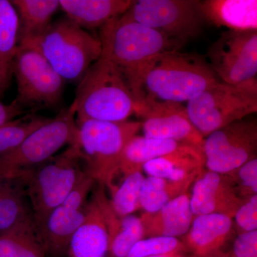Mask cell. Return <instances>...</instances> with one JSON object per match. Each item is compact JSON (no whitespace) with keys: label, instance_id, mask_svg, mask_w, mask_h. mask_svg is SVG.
<instances>
[{"label":"cell","instance_id":"obj_1","mask_svg":"<svg viewBox=\"0 0 257 257\" xmlns=\"http://www.w3.org/2000/svg\"><path fill=\"white\" fill-rule=\"evenodd\" d=\"M99 35L101 56L119 69L137 102L145 98V76L155 59L166 51L179 50L165 35L124 15L101 27Z\"/></svg>","mask_w":257,"mask_h":257},{"label":"cell","instance_id":"obj_2","mask_svg":"<svg viewBox=\"0 0 257 257\" xmlns=\"http://www.w3.org/2000/svg\"><path fill=\"white\" fill-rule=\"evenodd\" d=\"M77 120L126 121L135 114L137 101L127 83L110 60L100 56L77 84Z\"/></svg>","mask_w":257,"mask_h":257},{"label":"cell","instance_id":"obj_3","mask_svg":"<svg viewBox=\"0 0 257 257\" xmlns=\"http://www.w3.org/2000/svg\"><path fill=\"white\" fill-rule=\"evenodd\" d=\"M19 46L35 49L65 81L78 83L100 57V40L68 18L52 22L41 33Z\"/></svg>","mask_w":257,"mask_h":257},{"label":"cell","instance_id":"obj_4","mask_svg":"<svg viewBox=\"0 0 257 257\" xmlns=\"http://www.w3.org/2000/svg\"><path fill=\"white\" fill-rule=\"evenodd\" d=\"M217 82L214 71L201 56L169 50L150 66L144 90L145 95L156 100L188 102Z\"/></svg>","mask_w":257,"mask_h":257},{"label":"cell","instance_id":"obj_5","mask_svg":"<svg viewBox=\"0 0 257 257\" xmlns=\"http://www.w3.org/2000/svg\"><path fill=\"white\" fill-rule=\"evenodd\" d=\"M79 143L20 177L30 202L37 231L86 175Z\"/></svg>","mask_w":257,"mask_h":257},{"label":"cell","instance_id":"obj_6","mask_svg":"<svg viewBox=\"0 0 257 257\" xmlns=\"http://www.w3.org/2000/svg\"><path fill=\"white\" fill-rule=\"evenodd\" d=\"M79 146L86 172L110 192L119 172L121 155L128 140L142 128L140 121L77 120Z\"/></svg>","mask_w":257,"mask_h":257},{"label":"cell","instance_id":"obj_7","mask_svg":"<svg viewBox=\"0 0 257 257\" xmlns=\"http://www.w3.org/2000/svg\"><path fill=\"white\" fill-rule=\"evenodd\" d=\"M74 102L29 135L13 150L0 155V179H18L56 155L64 146L79 143Z\"/></svg>","mask_w":257,"mask_h":257},{"label":"cell","instance_id":"obj_8","mask_svg":"<svg viewBox=\"0 0 257 257\" xmlns=\"http://www.w3.org/2000/svg\"><path fill=\"white\" fill-rule=\"evenodd\" d=\"M186 108L193 125L205 138L256 112V78L238 84L214 83L188 101Z\"/></svg>","mask_w":257,"mask_h":257},{"label":"cell","instance_id":"obj_9","mask_svg":"<svg viewBox=\"0 0 257 257\" xmlns=\"http://www.w3.org/2000/svg\"><path fill=\"white\" fill-rule=\"evenodd\" d=\"M124 15L165 35L178 48L199 35L204 19L199 1L194 0L133 1Z\"/></svg>","mask_w":257,"mask_h":257},{"label":"cell","instance_id":"obj_10","mask_svg":"<svg viewBox=\"0 0 257 257\" xmlns=\"http://www.w3.org/2000/svg\"><path fill=\"white\" fill-rule=\"evenodd\" d=\"M11 69L18 85L15 101L24 109L60 104L66 81L36 50L19 46Z\"/></svg>","mask_w":257,"mask_h":257},{"label":"cell","instance_id":"obj_11","mask_svg":"<svg viewBox=\"0 0 257 257\" xmlns=\"http://www.w3.org/2000/svg\"><path fill=\"white\" fill-rule=\"evenodd\" d=\"M95 183L86 173L37 229L38 239L46 254L52 257L67 254L71 239L87 217L89 196Z\"/></svg>","mask_w":257,"mask_h":257},{"label":"cell","instance_id":"obj_12","mask_svg":"<svg viewBox=\"0 0 257 257\" xmlns=\"http://www.w3.org/2000/svg\"><path fill=\"white\" fill-rule=\"evenodd\" d=\"M209 65L223 82L238 84L256 78L257 30H227L209 47Z\"/></svg>","mask_w":257,"mask_h":257},{"label":"cell","instance_id":"obj_13","mask_svg":"<svg viewBox=\"0 0 257 257\" xmlns=\"http://www.w3.org/2000/svg\"><path fill=\"white\" fill-rule=\"evenodd\" d=\"M256 121H234L204 138L203 152L206 168L226 175L256 157Z\"/></svg>","mask_w":257,"mask_h":257},{"label":"cell","instance_id":"obj_14","mask_svg":"<svg viewBox=\"0 0 257 257\" xmlns=\"http://www.w3.org/2000/svg\"><path fill=\"white\" fill-rule=\"evenodd\" d=\"M135 114L143 119L144 136L173 140L203 151L204 138L193 125L186 106L181 103L160 101L145 95L137 102Z\"/></svg>","mask_w":257,"mask_h":257},{"label":"cell","instance_id":"obj_15","mask_svg":"<svg viewBox=\"0 0 257 257\" xmlns=\"http://www.w3.org/2000/svg\"><path fill=\"white\" fill-rule=\"evenodd\" d=\"M243 202L226 175L204 170L193 183L190 207L194 216L219 214L234 218Z\"/></svg>","mask_w":257,"mask_h":257},{"label":"cell","instance_id":"obj_16","mask_svg":"<svg viewBox=\"0 0 257 257\" xmlns=\"http://www.w3.org/2000/svg\"><path fill=\"white\" fill-rule=\"evenodd\" d=\"M233 218L224 214L194 216L182 241L192 257H219L233 231Z\"/></svg>","mask_w":257,"mask_h":257},{"label":"cell","instance_id":"obj_17","mask_svg":"<svg viewBox=\"0 0 257 257\" xmlns=\"http://www.w3.org/2000/svg\"><path fill=\"white\" fill-rule=\"evenodd\" d=\"M205 167L204 152L196 147L180 145L176 150L144 165L147 177L172 182L194 183Z\"/></svg>","mask_w":257,"mask_h":257},{"label":"cell","instance_id":"obj_18","mask_svg":"<svg viewBox=\"0 0 257 257\" xmlns=\"http://www.w3.org/2000/svg\"><path fill=\"white\" fill-rule=\"evenodd\" d=\"M194 218L190 195L187 193L175 198L158 211L145 212L140 216L145 238L183 236L190 229Z\"/></svg>","mask_w":257,"mask_h":257},{"label":"cell","instance_id":"obj_19","mask_svg":"<svg viewBox=\"0 0 257 257\" xmlns=\"http://www.w3.org/2000/svg\"><path fill=\"white\" fill-rule=\"evenodd\" d=\"M36 231L26 191L21 179H0V233Z\"/></svg>","mask_w":257,"mask_h":257},{"label":"cell","instance_id":"obj_20","mask_svg":"<svg viewBox=\"0 0 257 257\" xmlns=\"http://www.w3.org/2000/svg\"><path fill=\"white\" fill-rule=\"evenodd\" d=\"M109 234L92 196L89 199L87 215L74 233L67 248V257H107Z\"/></svg>","mask_w":257,"mask_h":257},{"label":"cell","instance_id":"obj_21","mask_svg":"<svg viewBox=\"0 0 257 257\" xmlns=\"http://www.w3.org/2000/svg\"><path fill=\"white\" fill-rule=\"evenodd\" d=\"M203 18L230 30H256V0L199 1Z\"/></svg>","mask_w":257,"mask_h":257},{"label":"cell","instance_id":"obj_22","mask_svg":"<svg viewBox=\"0 0 257 257\" xmlns=\"http://www.w3.org/2000/svg\"><path fill=\"white\" fill-rule=\"evenodd\" d=\"M130 0H60V8L67 18L84 30L101 28L124 15Z\"/></svg>","mask_w":257,"mask_h":257},{"label":"cell","instance_id":"obj_23","mask_svg":"<svg viewBox=\"0 0 257 257\" xmlns=\"http://www.w3.org/2000/svg\"><path fill=\"white\" fill-rule=\"evenodd\" d=\"M180 145L182 144L173 140L135 135L123 150L119 171L124 177L135 172H143L144 165L147 162L170 153Z\"/></svg>","mask_w":257,"mask_h":257},{"label":"cell","instance_id":"obj_24","mask_svg":"<svg viewBox=\"0 0 257 257\" xmlns=\"http://www.w3.org/2000/svg\"><path fill=\"white\" fill-rule=\"evenodd\" d=\"M20 20L19 45L41 33L52 23L60 8L58 0H14L11 1Z\"/></svg>","mask_w":257,"mask_h":257},{"label":"cell","instance_id":"obj_25","mask_svg":"<svg viewBox=\"0 0 257 257\" xmlns=\"http://www.w3.org/2000/svg\"><path fill=\"white\" fill-rule=\"evenodd\" d=\"M192 184L158 177H145L140 189V208L145 212H155L175 198L186 194Z\"/></svg>","mask_w":257,"mask_h":257},{"label":"cell","instance_id":"obj_26","mask_svg":"<svg viewBox=\"0 0 257 257\" xmlns=\"http://www.w3.org/2000/svg\"><path fill=\"white\" fill-rule=\"evenodd\" d=\"M20 20L16 8L8 0H0V62L11 75L12 64L19 47Z\"/></svg>","mask_w":257,"mask_h":257},{"label":"cell","instance_id":"obj_27","mask_svg":"<svg viewBox=\"0 0 257 257\" xmlns=\"http://www.w3.org/2000/svg\"><path fill=\"white\" fill-rule=\"evenodd\" d=\"M36 231L0 233V257H45Z\"/></svg>","mask_w":257,"mask_h":257},{"label":"cell","instance_id":"obj_28","mask_svg":"<svg viewBox=\"0 0 257 257\" xmlns=\"http://www.w3.org/2000/svg\"><path fill=\"white\" fill-rule=\"evenodd\" d=\"M145 178L141 172L130 174L124 177L119 187L112 189L111 205L118 216L131 215L140 209V189Z\"/></svg>","mask_w":257,"mask_h":257},{"label":"cell","instance_id":"obj_29","mask_svg":"<svg viewBox=\"0 0 257 257\" xmlns=\"http://www.w3.org/2000/svg\"><path fill=\"white\" fill-rule=\"evenodd\" d=\"M145 239L140 217L133 215L121 216L119 232L109 241L107 257H126L135 244Z\"/></svg>","mask_w":257,"mask_h":257},{"label":"cell","instance_id":"obj_30","mask_svg":"<svg viewBox=\"0 0 257 257\" xmlns=\"http://www.w3.org/2000/svg\"><path fill=\"white\" fill-rule=\"evenodd\" d=\"M48 120L41 116L19 118L0 127V155L18 146L29 135Z\"/></svg>","mask_w":257,"mask_h":257},{"label":"cell","instance_id":"obj_31","mask_svg":"<svg viewBox=\"0 0 257 257\" xmlns=\"http://www.w3.org/2000/svg\"><path fill=\"white\" fill-rule=\"evenodd\" d=\"M187 253L182 240L167 236H153L140 240L126 257L166 256Z\"/></svg>","mask_w":257,"mask_h":257},{"label":"cell","instance_id":"obj_32","mask_svg":"<svg viewBox=\"0 0 257 257\" xmlns=\"http://www.w3.org/2000/svg\"><path fill=\"white\" fill-rule=\"evenodd\" d=\"M243 200L257 194V158L251 159L236 170L226 174Z\"/></svg>","mask_w":257,"mask_h":257},{"label":"cell","instance_id":"obj_33","mask_svg":"<svg viewBox=\"0 0 257 257\" xmlns=\"http://www.w3.org/2000/svg\"><path fill=\"white\" fill-rule=\"evenodd\" d=\"M238 227L242 232L257 229V194L245 199L234 216Z\"/></svg>","mask_w":257,"mask_h":257},{"label":"cell","instance_id":"obj_34","mask_svg":"<svg viewBox=\"0 0 257 257\" xmlns=\"http://www.w3.org/2000/svg\"><path fill=\"white\" fill-rule=\"evenodd\" d=\"M229 253V257H257V230L240 233Z\"/></svg>","mask_w":257,"mask_h":257},{"label":"cell","instance_id":"obj_35","mask_svg":"<svg viewBox=\"0 0 257 257\" xmlns=\"http://www.w3.org/2000/svg\"><path fill=\"white\" fill-rule=\"evenodd\" d=\"M25 112L26 110L15 100L10 104H3L0 101V127L9 124Z\"/></svg>","mask_w":257,"mask_h":257},{"label":"cell","instance_id":"obj_36","mask_svg":"<svg viewBox=\"0 0 257 257\" xmlns=\"http://www.w3.org/2000/svg\"><path fill=\"white\" fill-rule=\"evenodd\" d=\"M12 75L8 73L0 62V95L6 90L9 86Z\"/></svg>","mask_w":257,"mask_h":257},{"label":"cell","instance_id":"obj_37","mask_svg":"<svg viewBox=\"0 0 257 257\" xmlns=\"http://www.w3.org/2000/svg\"><path fill=\"white\" fill-rule=\"evenodd\" d=\"M148 257H187L184 255V253H179V254L166 255V256H148Z\"/></svg>","mask_w":257,"mask_h":257},{"label":"cell","instance_id":"obj_38","mask_svg":"<svg viewBox=\"0 0 257 257\" xmlns=\"http://www.w3.org/2000/svg\"><path fill=\"white\" fill-rule=\"evenodd\" d=\"M229 253L226 252V253H224V254L221 255V256H219V257H229ZM189 257H192V256H189Z\"/></svg>","mask_w":257,"mask_h":257}]
</instances>
